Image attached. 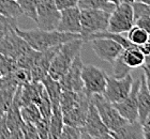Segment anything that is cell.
Segmentation results:
<instances>
[{
    "label": "cell",
    "mask_w": 150,
    "mask_h": 139,
    "mask_svg": "<svg viewBox=\"0 0 150 139\" xmlns=\"http://www.w3.org/2000/svg\"><path fill=\"white\" fill-rule=\"evenodd\" d=\"M15 31L28 43L32 49L37 52H43L52 47L59 46L71 40L81 37V34L79 33H69L58 30H43L40 28L25 30L16 27Z\"/></svg>",
    "instance_id": "1"
},
{
    "label": "cell",
    "mask_w": 150,
    "mask_h": 139,
    "mask_svg": "<svg viewBox=\"0 0 150 139\" xmlns=\"http://www.w3.org/2000/svg\"><path fill=\"white\" fill-rule=\"evenodd\" d=\"M83 44V39L78 37L60 45L50 62L48 70V75L50 77L56 80H60L63 77V75L68 72L72 62L74 61L75 57L81 54Z\"/></svg>",
    "instance_id": "2"
},
{
    "label": "cell",
    "mask_w": 150,
    "mask_h": 139,
    "mask_svg": "<svg viewBox=\"0 0 150 139\" xmlns=\"http://www.w3.org/2000/svg\"><path fill=\"white\" fill-rule=\"evenodd\" d=\"M90 99L96 106L103 123L110 131L114 138V134L117 133L119 130H121L128 123V121L119 114L112 103L104 97L103 94H93L90 96Z\"/></svg>",
    "instance_id": "3"
},
{
    "label": "cell",
    "mask_w": 150,
    "mask_h": 139,
    "mask_svg": "<svg viewBox=\"0 0 150 139\" xmlns=\"http://www.w3.org/2000/svg\"><path fill=\"white\" fill-rule=\"evenodd\" d=\"M110 15V13L103 11V10H81V34L83 41H85L86 37L96 32L107 30Z\"/></svg>",
    "instance_id": "4"
},
{
    "label": "cell",
    "mask_w": 150,
    "mask_h": 139,
    "mask_svg": "<svg viewBox=\"0 0 150 139\" xmlns=\"http://www.w3.org/2000/svg\"><path fill=\"white\" fill-rule=\"evenodd\" d=\"M134 25V12L130 2L120 1L108 18L107 31L114 33L128 32Z\"/></svg>",
    "instance_id": "5"
},
{
    "label": "cell",
    "mask_w": 150,
    "mask_h": 139,
    "mask_svg": "<svg viewBox=\"0 0 150 139\" xmlns=\"http://www.w3.org/2000/svg\"><path fill=\"white\" fill-rule=\"evenodd\" d=\"M84 139H112V135L110 131L103 123L100 114L98 112L96 106L91 102L88 107L87 116L85 119L84 126L81 127Z\"/></svg>",
    "instance_id": "6"
},
{
    "label": "cell",
    "mask_w": 150,
    "mask_h": 139,
    "mask_svg": "<svg viewBox=\"0 0 150 139\" xmlns=\"http://www.w3.org/2000/svg\"><path fill=\"white\" fill-rule=\"evenodd\" d=\"M81 80L85 92L89 96L103 94L106 87L107 74L93 64H84L81 68Z\"/></svg>",
    "instance_id": "7"
},
{
    "label": "cell",
    "mask_w": 150,
    "mask_h": 139,
    "mask_svg": "<svg viewBox=\"0 0 150 139\" xmlns=\"http://www.w3.org/2000/svg\"><path fill=\"white\" fill-rule=\"evenodd\" d=\"M133 78L130 73L125 75L123 77H115V76H107L106 87L104 90V97L110 103H118L125 99L131 92Z\"/></svg>",
    "instance_id": "8"
},
{
    "label": "cell",
    "mask_w": 150,
    "mask_h": 139,
    "mask_svg": "<svg viewBox=\"0 0 150 139\" xmlns=\"http://www.w3.org/2000/svg\"><path fill=\"white\" fill-rule=\"evenodd\" d=\"M60 19V11L55 0H39L37 6L38 28L43 30H56Z\"/></svg>",
    "instance_id": "9"
},
{
    "label": "cell",
    "mask_w": 150,
    "mask_h": 139,
    "mask_svg": "<svg viewBox=\"0 0 150 139\" xmlns=\"http://www.w3.org/2000/svg\"><path fill=\"white\" fill-rule=\"evenodd\" d=\"M31 49L32 48L29 46L28 43L16 33L15 28L9 31L0 40V53L9 56L16 61L28 54Z\"/></svg>",
    "instance_id": "10"
},
{
    "label": "cell",
    "mask_w": 150,
    "mask_h": 139,
    "mask_svg": "<svg viewBox=\"0 0 150 139\" xmlns=\"http://www.w3.org/2000/svg\"><path fill=\"white\" fill-rule=\"evenodd\" d=\"M89 43L98 58L110 64L115 62L125 49L119 43L108 37H96L89 41Z\"/></svg>",
    "instance_id": "11"
},
{
    "label": "cell",
    "mask_w": 150,
    "mask_h": 139,
    "mask_svg": "<svg viewBox=\"0 0 150 139\" xmlns=\"http://www.w3.org/2000/svg\"><path fill=\"white\" fill-rule=\"evenodd\" d=\"M141 77L132 85L131 92L125 99L118 103H114L115 108L118 112L130 123L138 122V105H137V92L139 89Z\"/></svg>",
    "instance_id": "12"
},
{
    "label": "cell",
    "mask_w": 150,
    "mask_h": 139,
    "mask_svg": "<svg viewBox=\"0 0 150 139\" xmlns=\"http://www.w3.org/2000/svg\"><path fill=\"white\" fill-rule=\"evenodd\" d=\"M83 65H84V63H83L81 54H79L75 57L74 61L72 62V64L68 70V72L59 80L62 90H69V91H75V92L85 91L83 80H81Z\"/></svg>",
    "instance_id": "13"
},
{
    "label": "cell",
    "mask_w": 150,
    "mask_h": 139,
    "mask_svg": "<svg viewBox=\"0 0 150 139\" xmlns=\"http://www.w3.org/2000/svg\"><path fill=\"white\" fill-rule=\"evenodd\" d=\"M59 46L52 47V48H48V49L43 50V52H40V53H39L35 63H33V65H32L31 68H30L32 81L41 83V81L43 80L44 78L48 75V70H50V62L53 60L54 56L56 55Z\"/></svg>",
    "instance_id": "14"
},
{
    "label": "cell",
    "mask_w": 150,
    "mask_h": 139,
    "mask_svg": "<svg viewBox=\"0 0 150 139\" xmlns=\"http://www.w3.org/2000/svg\"><path fill=\"white\" fill-rule=\"evenodd\" d=\"M56 30L69 33H79L81 31V9L73 6L60 11V19Z\"/></svg>",
    "instance_id": "15"
},
{
    "label": "cell",
    "mask_w": 150,
    "mask_h": 139,
    "mask_svg": "<svg viewBox=\"0 0 150 139\" xmlns=\"http://www.w3.org/2000/svg\"><path fill=\"white\" fill-rule=\"evenodd\" d=\"M17 83L12 74H6L0 78V117L6 114L12 105L14 94L17 89Z\"/></svg>",
    "instance_id": "16"
},
{
    "label": "cell",
    "mask_w": 150,
    "mask_h": 139,
    "mask_svg": "<svg viewBox=\"0 0 150 139\" xmlns=\"http://www.w3.org/2000/svg\"><path fill=\"white\" fill-rule=\"evenodd\" d=\"M6 124L9 126L10 133H11V138L23 139L22 127L24 124L21 111H19L18 103L13 99L12 105L9 108V110L6 112Z\"/></svg>",
    "instance_id": "17"
},
{
    "label": "cell",
    "mask_w": 150,
    "mask_h": 139,
    "mask_svg": "<svg viewBox=\"0 0 150 139\" xmlns=\"http://www.w3.org/2000/svg\"><path fill=\"white\" fill-rule=\"evenodd\" d=\"M137 105H138V122L144 123L148 114H150V93L145 83L144 76H141V83L137 92Z\"/></svg>",
    "instance_id": "18"
},
{
    "label": "cell",
    "mask_w": 150,
    "mask_h": 139,
    "mask_svg": "<svg viewBox=\"0 0 150 139\" xmlns=\"http://www.w3.org/2000/svg\"><path fill=\"white\" fill-rule=\"evenodd\" d=\"M120 58L125 65H128L130 68H142L145 64L146 56L142 53L137 46H131L123 49Z\"/></svg>",
    "instance_id": "19"
},
{
    "label": "cell",
    "mask_w": 150,
    "mask_h": 139,
    "mask_svg": "<svg viewBox=\"0 0 150 139\" xmlns=\"http://www.w3.org/2000/svg\"><path fill=\"white\" fill-rule=\"evenodd\" d=\"M41 83L44 86V89L50 97L53 109L60 108V96L62 92V88L60 86L59 80H56L50 77V75H47Z\"/></svg>",
    "instance_id": "20"
},
{
    "label": "cell",
    "mask_w": 150,
    "mask_h": 139,
    "mask_svg": "<svg viewBox=\"0 0 150 139\" xmlns=\"http://www.w3.org/2000/svg\"><path fill=\"white\" fill-rule=\"evenodd\" d=\"M63 125H64V122H63L61 108L53 109V114L50 120L48 139H59Z\"/></svg>",
    "instance_id": "21"
},
{
    "label": "cell",
    "mask_w": 150,
    "mask_h": 139,
    "mask_svg": "<svg viewBox=\"0 0 150 139\" xmlns=\"http://www.w3.org/2000/svg\"><path fill=\"white\" fill-rule=\"evenodd\" d=\"M114 138H143L142 124L139 122H135V123L128 122L121 130H119L117 133L114 134Z\"/></svg>",
    "instance_id": "22"
},
{
    "label": "cell",
    "mask_w": 150,
    "mask_h": 139,
    "mask_svg": "<svg viewBox=\"0 0 150 139\" xmlns=\"http://www.w3.org/2000/svg\"><path fill=\"white\" fill-rule=\"evenodd\" d=\"M0 14L9 18L17 19L24 13L16 0H0Z\"/></svg>",
    "instance_id": "23"
},
{
    "label": "cell",
    "mask_w": 150,
    "mask_h": 139,
    "mask_svg": "<svg viewBox=\"0 0 150 139\" xmlns=\"http://www.w3.org/2000/svg\"><path fill=\"white\" fill-rule=\"evenodd\" d=\"M77 6L81 10H103V11H106L108 13H112L115 10L116 4L107 1V0H79Z\"/></svg>",
    "instance_id": "24"
},
{
    "label": "cell",
    "mask_w": 150,
    "mask_h": 139,
    "mask_svg": "<svg viewBox=\"0 0 150 139\" xmlns=\"http://www.w3.org/2000/svg\"><path fill=\"white\" fill-rule=\"evenodd\" d=\"M19 111H21V116H22L23 120L25 122H28V123H32L35 125L42 119L39 107L35 104L22 106V107H19Z\"/></svg>",
    "instance_id": "25"
},
{
    "label": "cell",
    "mask_w": 150,
    "mask_h": 139,
    "mask_svg": "<svg viewBox=\"0 0 150 139\" xmlns=\"http://www.w3.org/2000/svg\"><path fill=\"white\" fill-rule=\"evenodd\" d=\"M147 31H145L144 29H142V28H139L136 25H133V27L128 31V35H127V39L132 44L136 45V46H139L142 44H144L146 42V40H147Z\"/></svg>",
    "instance_id": "26"
},
{
    "label": "cell",
    "mask_w": 150,
    "mask_h": 139,
    "mask_svg": "<svg viewBox=\"0 0 150 139\" xmlns=\"http://www.w3.org/2000/svg\"><path fill=\"white\" fill-rule=\"evenodd\" d=\"M59 139H84L83 130H81V127L64 124Z\"/></svg>",
    "instance_id": "27"
},
{
    "label": "cell",
    "mask_w": 150,
    "mask_h": 139,
    "mask_svg": "<svg viewBox=\"0 0 150 139\" xmlns=\"http://www.w3.org/2000/svg\"><path fill=\"white\" fill-rule=\"evenodd\" d=\"M23 13L33 20H37V6L39 0H17Z\"/></svg>",
    "instance_id": "28"
},
{
    "label": "cell",
    "mask_w": 150,
    "mask_h": 139,
    "mask_svg": "<svg viewBox=\"0 0 150 139\" xmlns=\"http://www.w3.org/2000/svg\"><path fill=\"white\" fill-rule=\"evenodd\" d=\"M16 68H18L16 60L0 53V73L2 76L12 73Z\"/></svg>",
    "instance_id": "29"
},
{
    "label": "cell",
    "mask_w": 150,
    "mask_h": 139,
    "mask_svg": "<svg viewBox=\"0 0 150 139\" xmlns=\"http://www.w3.org/2000/svg\"><path fill=\"white\" fill-rule=\"evenodd\" d=\"M13 76V78L15 79V81L17 83L18 86H23L25 83H28L30 81H32L31 79V73H30V70L25 68H16L14 71L11 73Z\"/></svg>",
    "instance_id": "30"
},
{
    "label": "cell",
    "mask_w": 150,
    "mask_h": 139,
    "mask_svg": "<svg viewBox=\"0 0 150 139\" xmlns=\"http://www.w3.org/2000/svg\"><path fill=\"white\" fill-rule=\"evenodd\" d=\"M17 27V22L14 18H9L0 14V40L6 35L9 31Z\"/></svg>",
    "instance_id": "31"
},
{
    "label": "cell",
    "mask_w": 150,
    "mask_h": 139,
    "mask_svg": "<svg viewBox=\"0 0 150 139\" xmlns=\"http://www.w3.org/2000/svg\"><path fill=\"white\" fill-rule=\"evenodd\" d=\"M112 76H115V77H123L125 75H127L129 73V71L131 70V68H129L128 65H125L123 63V61L121 60L120 58V56H119L118 58L116 59L115 62L112 63Z\"/></svg>",
    "instance_id": "32"
},
{
    "label": "cell",
    "mask_w": 150,
    "mask_h": 139,
    "mask_svg": "<svg viewBox=\"0 0 150 139\" xmlns=\"http://www.w3.org/2000/svg\"><path fill=\"white\" fill-rule=\"evenodd\" d=\"M22 133H23V138L25 139H40L39 138V134H38L37 127L35 124L28 123L24 121L22 127Z\"/></svg>",
    "instance_id": "33"
},
{
    "label": "cell",
    "mask_w": 150,
    "mask_h": 139,
    "mask_svg": "<svg viewBox=\"0 0 150 139\" xmlns=\"http://www.w3.org/2000/svg\"><path fill=\"white\" fill-rule=\"evenodd\" d=\"M38 134H39V138L40 139H48V131H50V122L46 120H44L43 118L41 119L37 124Z\"/></svg>",
    "instance_id": "34"
},
{
    "label": "cell",
    "mask_w": 150,
    "mask_h": 139,
    "mask_svg": "<svg viewBox=\"0 0 150 139\" xmlns=\"http://www.w3.org/2000/svg\"><path fill=\"white\" fill-rule=\"evenodd\" d=\"M11 133H10L9 126L6 124V114L0 117V139H10Z\"/></svg>",
    "instance_id": "35"
},
{
    "label": "cell",
    "mask_w": 150,
    "mask_h": 139,
    "mask_svg": "<svg viewBox=\"0 0 150 139\" xmlns=\"http://www.w3.org/2000/svg\"><path fill=\"white\" fill-rule=\"evenodd\" d=\"M134 25L138 26L139 28L144 29L145 31H147L148 33H150V16L148 15H143L139 16L134 20Z\"/></svg>",
    "instance_id": "36"
},
{
    "label": "cell",
    "mask_w": 150,
    "mask_h": 139,
    "mask_svg": "<svg viewBox=\"0 0 150 139\" xmlns=\"http://www.w3.org/2000/svg\"><path fill=\"white\" fill-rule=\"evenodd\" d=\"M78 1L79 0H55L57 9L61 11L64 9H69V8H73V6H77Z\"/></svg>",
    "instance_id": "37"
},
{
    "label": "cell",
    "mask_w": 150,
    "mask_h": 139,
    "mask_svg": "<svg viewBox=\"0 0 150 139\" xmlns=\"http://www.w3.org/2000/svg\"><path fill=\"white\" fill-rule=\"evenodd\" d=\"M143 72H144V79H145V83H146V86H147V89L150 93V64H146L145 63L143 66Z\"/></svg>",
    "instance_id": "38"
},
{
    "label": "cell",
    "mask_w": 150,
    "mask_h": 139,
    "mask_svg": "<svg viewBox=\"0 0 150 139\" xmlns=\"http://www.w3.org/2000/svg\"><path fill=\"white\" fill-rule=\"evenodd\" d=\"M120 1H125V2H133V1H139V2H144L150 4V0H120Z\"/></svg>",
    "instance_id": "39"
},
{
    "label": "cell",
    "mask_w": 150,
    "mask_h": 139,
    "mask_svg": "<svg viewBox=\"0 0 150 139\" xmlns=\"http://www.w3.org/2000/svg\"><path fill=\"white\" fill-rule=\"evenodd\" d=\"M107 1L114 3V4H116V6H118L119 3H120V0H107Z\"/></svg>",
    "instance_id": "40"
},
{
    "label": "cell",
    "mask_w": 150,
    "mask_h": 139,
    "mask_svg": "<svg viewBox=\"0 0 150 139\" xmlns=\"http://www.w3.org/2000/svg\"><path fill=\"white\" fill-rule=\"evenodd\" d=\"M145 43L147 44L148 46L150 47V33H148V37H147V40H146V42H145Z\"/></svg>",
    "instance_id": "41"
},
{
    "label": "cell",
    "mask_w": 150,
    "mask_h": 139,
    "mask_svg": "<svg viewBox=\"0 0 150 139\" xmlns=\"http://www.w3.org/2000/svg\"><path fill=\"white\" fill-rule=\"evenodd\" d=\"M1 76H2V75H1V73H0V78H1Z\"/></svg>",
    "instance_id": "42"
},
{
    "label": "cell",
    "mask_w": 150,
    "mask_h": 139,
    "mask_svg": "<svg viewBox=\"0 0 150 139\" xmlns=\"http://www.w3.org/2000/svg\"><path fill=\"white\" fill-rule=\"evenodd\" d=\"M149 139H150V136H149Z\"/></svg>",
    "instance_id": "43"
},
{
    "label": "cell",
    "mask_w": 150,
    "mask_h": 139,
    "mask_svg": "<svg viewBox=\"0 0 150 139\" xmlns=\"http://www.w3.org/2000/svg\"><path fill=\"white\" fill-rule=\"evenodd\" d=\"M16 1H17V0H16Z\"/></svg>",
    "instance_id": "44"
}]
</instances>
